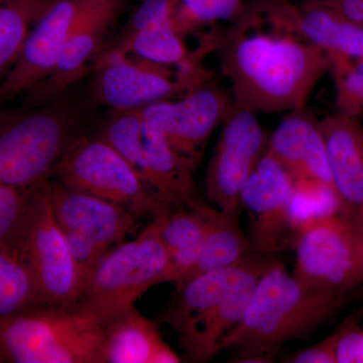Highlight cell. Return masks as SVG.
<instances>
[{"mask_svg":"<svg viewBox=\"0 0 363 363\" xmlns=\"http://www.w3.org/2000/svg\"><path fill=\"white\" fill-rule=\"evenodd\" d=\"M204 206L171 209L152 219L169 255L162 283H176L197 262L205 233Z\"/></svg>","mask_w":363,"mask_h":363,"instance_id":"obj_23","label":"cell"},{"mask_svg":"<svg viewBox=\"0 0 363 363\" xmlns=\"http://www.w3.org/2000/svg\"><path fill=\"white\" fill-rule=\"evenodd\" d=\"M89 0H55L35 23L13 68L0 82V104L49 77Z\"/></svg>","mask_w":363,"mask_h":363,"instance_id":"obj_14","label":"cell"},{"mask_svg":"<svg viewBox=\"0 0 363 363\" xmlns=\"http://www.w3.org/2000/svg\"><path fill=\"white\" fill-rule=\"evenodd\" d=\"M336 363H363V331L350 322L335 332Z\"/></svg>","mask_w":363,"mask_h":363,"instance_id":"obj_33","label":"cell"},{"mask_svg":"<svg viewBox=\"0 0 363 363\" xmlns=\"http://www.w3.org/2000/svg\"><path fill=\"white\" fill-rule=\"evenodd\" d=\"M294 276L320 292L348 294L363 283V228L360 218L341 214L298 231Z\"/></svg>","mask_w":363,"mask_h":363,"instance_id":"obj_10","label":"cell"},{"mask_svg":"<svg viewBox=\"0 0 363 363\" xmlns=\"http://www.w3.org/2000/svg\"><path fill=\"white\" fill-rule=\"evenodd\" d=\"M55 0H6L0 4V82L20 56L30 26Z\"/></svg>","mask_w":363,"mask_h":363,"instance_id":"obj_25","label":"cell"},{"mask_svg":"<svg viewBox=\"0 0 363 363\" xmlns=\"http://www.w3.org/2000/svg\"><path fill=\"white\" fill-rule=\"evenodd\" d=\"M331 7L350 20L363 23V0H313Z\"/></svg>","mask_w":363,"mask_h":363,"instance_id":"obj_35","label":"cell"},{"mask_svg":"<svg viewBox=\"0 0 363 363\" xmlns=\"http://www.w3.org/2000/svg\"><path fill=\"white\" fill-rule=\"evenodd\" d=\"M347 294L304 285L274 260L259 279L240 323L221 339L242 362H267L286 342L307 339L344 307Z\"/></svg>","mask_w":363,"mask_h":363,"instance_id":"obj_2","label":"cell"},{"mask_svg":"<svg viewBox=\"0 0 363 363\" xmlns=\"http://www.w3.org/2000/svg\"><path fill=\"white\" fill-rule=\"evenodd\" d=\"M169 255L154 221L135 240L112 247L91 272L73 309L104 324L162 284Z\"/></svg>","mask_w":363,"mask_h":363,"instance_id":"obj_4","label":"cell"},{"mask_svg":"<svg viewBox=\"0 0 363 363\" xmlns=\"http://www.w3.org/2000/svg\"><path fill=\"white\" fill-rule=\"evenodd\" d=\"M360 220H362V228H363V215L362 217H360Z\"/></svg>","mask_w":363,"mask_h":363,"instance_id":"obj_36","label":"cell"},{"mask_svg":"<svg viewBox=\"0 0 363 363\" xmlns=\"http://www.w3.org/2000/svg\"><path fill=\"white\" fill-rule=\"evenodd\" d=\"M274 260V255L259 253L247 257L224 297L179 335L188 362H206L220 352L221 339L240 323L255 286Z\"/></svg>","mask_w":363,"mask_h":363,"instance_id":"obj_17","label":"cell"},{"mask_svg":"<svg viewBox=\"0 0 363 363\" xmlns=\"http://www.w3.org/2000/svg\"><path fill=\"white\" fill-rule=\"evenodd\" d=\"M330 61L338 111L358 118L363 116V60L351 61L330 57Z\"/></svg>","mask_w":363,"mask_h":363,"instance_id":"obj_29","label":"cell"},{"mask_svg":"<svg viewBox=\"0 0 363 363\" xmlns=\"http://www.w3.org/2000/svg\"><path fill=\"white\" fill-rule=\"evenodd\" d=\"M241 262L205 272L176 288L175 301L164 314L162 322L169 324L179 335L183 333L224 297L240 272Z\"/></svg>","mask_w":363,"mask_h":363,"instance_id":"obj_24","label":"cell"},{"mask_svg":"<svg viewBox=\"0 0 363 363\" xmlns=\"http://www.w3.org/2000/svg\"><path fill=\"white\" fill-rule=\"evenodd\" d=\"M124 0H89L74 26L54 70L26 94L23 108L51 104L88 71L105 35L118 18Z\"/></svg>","mask_w":363,"mask_h":363,"instance_id":"obj_16","label":"cell"},{"mask_svg":"<svg viewBox=\"0 0 363 363\" xmlns=\"http://www.w3.org/2000/svg\"><path fill=\"white\" fill-rule=\"evenodd\" d=\"M100 136L125 157L162 204L172 209L201 206L193 179L199 162L181 154L138 111H116Z\"/></svg>","mask_w":363,"mask_h":363,"instance_id":"obj_6","label":"cell"},{"mask_svg":"<svg viewBox=\"0 0 363 363\" xmlns=\"http://www.w3.org/2000/svg\"><path fill=\"white\" fill-rule=\"evenodd\" d=\"M94 60L95 97L116 111H135L184 90L190 92L203 78L194 62L182 64L175 73L171 66L138 58L116 45Z\"/></svg>","mask_w":363,"mask_h":363,"instance_id":"obj_11","label":"cell"},{"mask_svg":"<svg viewBox=\"0 0 363 363\" xmlns=\"http://www.w3.org/2000/svg\"><path fill=\"white\" fill-rule=\"evenodd\" d=\"M104 325L101 363H178L181 357L162 337L159 325L135 306Z\"/></svg>","mask_w":363,"mask_h":363,"instance_id":"obj_21","label":"cell"},{"mask_svg":"<svg viewBox=\"0 0 363 363\" xmlns=\"http://www.w3.org/2000/svg\"><path fill=\"white\" fill-rule=\"evenodd\" d=\"M35 305L42 304L28 267L0 247V323Z\"/></svg>","mask_w":363,"mask_h":363,"instance_id":"obj_27","label":"cell"},{"mask_svg":"<svg viewBox=\"0 0 363 363\" xmlns=\"http://www.w3.org/2000/svg\"><path fill=\"white\" fill-rule=\"evenodd\" d=\"M225 93L215 88H196L182 99L160 100L135 109L162 131L177 150L200 162L207 140L231 111Z\"/></svg>","mask_w":363,"mask_h":363,"instance_id":"obj_15","label":"cell"},{"mask_svg":"<svg viewBox=\"0 0 363 363\" xmlns=\"http://www.w3.org/2000/svg\"><path fill=\"white\" fill-rule=\"evenodd\" d=\"M60 185L128 208L138 218L152 219L171 210L162 204L125 157L101 136L79 135L52 177Z\"/></svg>","mask_w":363,"mask_h":363,"instance_id":"obj_8","label":"cell"},{"mask_svg":"<svg viewBox=\"0 0 363 363\" xmlns=\"http://www.w3.org/2000/svg\"><path fill=\"white\" fill-rule=\"evenodd\" d=\"M43 187L70 248L83 290L100 259L135 233L140 218L128 208L71 190L52 179Z\"/></svg>","mask_w":363,"mask_h":363,"instance_id":"obj_9","label":"cell"},{"mask_svg":"<svg viewBox=\"0 0 363 363\" xmlns=\"http://www.w3.org/2000/svg\"><path fill=\"white\" fill-rule=\"evenodd\" d=\"M269 140L255 112L234 104L207 169V195L217 209L240 213L241 191L266 154Z\"/></svg>","mask_w":363,"mask_h":363,"instance_id":"obj_12","label":"cell"},{"mask_svg":"<svg viewBox=\"0 0 363 363\" xmlns=\"http://www.w3.org/2000/svg\"><path fill=\"white\" fill-rule=\"evenodd\" d=\"M336 214H340V204L333 187L319 182L295 181L290 216L296 235L313 222Z\"/></svg>","mask_w":363,"mask_h":363,"instance_id":"obj_28","label":"cell"},{"mask_svg":"<svg viewBox=\"0 0 363 363\" xmlns=\"http://www.w3.org/2000/svg\"><path fill=\"white\" fill-rule=\"evenodd\" d=\"M302 111L291 112L283 119L269 135L267 152L291 174L294 180L319 182L333 187L319 121Z\"/></svg>","mask_w":363,"mask_h":363,"instance_id":"obj_20","label":"cell"},{"mask_svg":"<svg viewBox=\"0 0 363 363\" xmlns=\"http://www.w3.org/2000/svg\"><path fill=\"white\" fill-rule=\"evenodd\" d=\"M30 192L0 184V245L23 218Z\"/></svg>","mask_w":363,"mask_h":363,"instance_id":"obj_31","label":"cell"},{"mask_svg":"<svg viewBox=\"0 0 363 363\" xmlns=\"http://www.w3.org/2000/svg\"><path fill=\"white\" fill-rule=\"evenodd\" d=\"M178 0H145L131 18L123 35L175 21Z\"/></svg>","mask_w":363,"mask_h":363,"instance_id":"obj_32","label":"cell"},{"mask_svg":"<svg viewBox=\"0 0 363 363\" xmlns=\"http://www.w3.org/2000/svg\"><path fill=\"white\" fill-rule=\"evenodd\" d=\"M48 104L0 114V184L30 191L51 180L69 145L78 138L64 107Z\"/></svg>","mask_w":363,"mask_h":363,"instance_id":"obj_5","label":"cell"},{"mask_svg":"<svg viewBox=\"0 0 363 363\" xmlns=\"http://www.w3.org/2000/svg\"><path fill=\"white\" fill-rule=\"evenodd\" d=\"M294 187L291 174L266 152L240 194V209L247 211L248 238L255 253L274 255L292 247L296 238L290 216Z\"/></svg>","mask_w":363,"mask_h":363,"instance_id":"obj_13","label":"cell"},{"mask_svg":"<svg viewBox=\"0 0 363 363\" xmlns=\"http://www.w3.org/2000/svg\"><path fill=\"white\" fill-rule=\"evenodd\" d=\"M0 247L13 253L28 267L40 304L73 309L82 286L43 185L30 190L23 218Z\"/></svg>","mask_w":363,"mask_h":363,"instance_id":"obj_7","label":"cell"},{"mask_svg":"<svg viewBox=\"0 0 363 363\" xmlns=\"http://www.w3.org/2000/svg\"><path fill=\"white\" fill-rule=\"evenodd\" d=\"M205 233L201 250L194 267L178 281L177 288L191 279L214 271L240 264L255 250L238 222V214L227 213L204 206Z\"/></svg>","mask_w":363,"mask_h":363,"instance_id":"obj_22","label":"cell"},{"mask_svg":"<svg viewBox=\"0 0 363 363\" xmlns=\"http://www.w3.org/2000/svg\"><path fill=\"white\" fill-rule=\"evenodd\" d=\"M240 9L241 0H178L177 28L185 35L196 26L230 20Z\"/></svg>","mask_w":363,"mask_h":363,"instance_id":"obj_30","label":"cell"},{"mask_svg":"<svg viewBox=\"0 0 363 363\" xmlns=\"http://www.w3.org/2000/svg\"><path fill=\"white\" fill-rule=\"evenodd\" d=\"M335 333L332 334L316 345L310 346L291 353L284 357V362L292 363H336L334 354Z\"/></svg>","mask_w":363,"mask_h":363,"instance_id":"obj_34","label":"cell"},{"mask_svg":"<svg viewBox=\"0 0 363 363\" xmlns=\"http://www.w3.org/2000/svg\"><path fill=\"white\" fill-rule=\"evenodd\" d=\"M104 325L74 309L35 305L0 323V362L101 363Z\"/></svg>","mask_w":363,"mask_h":363,"instance_id":"obj_3","label":"cell"},{"mask_svg":"<svg viewBox=\"0 0 363 363\" xmlns=\"http://www.w3.org/2000/svg\"><path fill=\"white\" fill-rule=\"evenodd\" d=\"M274 11L271 18L279 30L319 48L331 58L363 60V23L313 0L300 7L281 6Z\"/></svg>","mask_w":363,"mask_h":363,"instance_id":"obj_18","label":"cell"},{"mask_svg":"<svg viewBox=\"0 0 363 363\" xmlns=\"http://www.w3.org/2000/svg\"><path fill=\"white\" fill-rule=\"evenodd\" d=\"M221 63L234 104L255 113L302 111L331 66L327 52L279 28L233 35Z\"/></svg>","mask_w":363,"mask_h":363,"instance_id":"obj_1","label":"cell"},{"mask_svg":"<svg viewBox=\"0 0 363 363\" xmlns=\"http://www.w3.org/2000/svg\"><path fill=\"white\" fill-rule=\"evenodd\" d=\"M319 125L326 143L340 214L360 218L363 215V126L357 117L340 112L319 121Z\"/></svg>","mask_w":363,"mask_h":363,"instance_id":"obj_19","label":"cell"},{"mask_svg":"<svg viewBox=\"0 0 363 363\" xmlns=\"http://www.w3.org/2000/svg\"><path fill=\"white\" fill-rule=\"evenodd\" d=\"M116 47L161 65L179 66L193 60L175 21L123 35Z\"/></svg>","mask_w":363,"mask_h":363,"instance_id":"obj_26","label":"cell"}]
</instances>
